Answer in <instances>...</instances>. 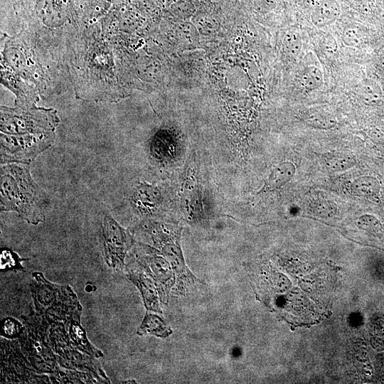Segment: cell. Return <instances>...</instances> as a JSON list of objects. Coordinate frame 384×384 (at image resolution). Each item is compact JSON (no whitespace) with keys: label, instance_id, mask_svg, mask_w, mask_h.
<instances>
[{"label":"cell","instance_id":"cell-1","mask_svg":"<svg viewBox=\"0 0 384 384\" xmlns=\"http://www.w3.org/2000/svg\"><path fill=\"white\" fill-rule=\"evenodd\" d=\"M24 164L8 163L1 167V209L15 211L27 223L38 225L45 220L46 198Z\"/></svg>","mask_w":384,"mask_h":384},{"label":"cell","instance_id":"cell-2","mask_svg":"<svg viewBox=\"0 0 384 384\" xmlns=\"http://www.w3.org/2000/svg\"><path fill=\"white\" fill-rule=\"evenodd\" d=\"M155 247L169 262L176 276V292L185 294L197 283L202 282L197 278L186 264L181 245L182 228L175 225L160 222H149L142 226Z\"/></svg>","mask_w":384,"mask_h":384},{"label":"cell","instance_id":"cell-3","mask_svg":"<svg viewBox=\"0 0 384 384\" xmlns=\"http://www.w3.org/2000/svg\"><path fill=\"white\" fill-rule=\"evenodd\" d=\"M1 133L15 135L54 134L58 119L55 110L43 108H1Z\"/></svg>","mask_w":384,"mask_h":384},{"label":"cell","instance_id":"cell-4","mask_svg":"<svg viewBox=\"0 0 384 384\" xmlns=\"http://www.w3.org/2000/svg\"><path fill=\"white\" fill-rule=\"evenodd\" d=\"M55 134L15 135L1 134V164H29L53 142Z\"/></svg>","mask_w":384,"mask_h":384},{"label":"cell","instance_id":"cell-5","mask_svg":"<svg viewBox=\"0 0 384 384\" xmlns=\"http://www.w3.org/2000/svg\"><path fill=\"white\" fill-rule=\"evenodd\" d=\"M135 261L142 266L156 283L161 304H167L176 285V276L169 262L159 249L137 242Z\"/></svg>","mask_w":384,"mask_h":384},{"label":"cell","instance_id":"cell-6","mask_svg":"<svg viewBox=\"0 0 384 384\" xmlns=\"http://www.w3.org/2000/svg\"><path fill=\"white\" fill-rule=\"evenodd\" d=\"M102 239L105 262L115 271L122 270L127 254L134 244L132 235L111 215H106L102 224Z\"/></svg>","mask_w":384,"mask_h":384},{"label":"cell","instance_id":"cell-7","mask_svg":"<svg viewBox=\"0 0 384 384\" xmlns=\"http://www.w3.org/2000/svg\"><path fill=\"white\" fill-rule=\"evenodd\" d=\"M181 206L190 224L203 225L207 223L201 186L196 176V170L192 166L188 169L181 190Z\"/></svg>","mask_w":384,"mask_h":384},{"label":"cell","instance_id":"cell-8","mask_svg":"<svg viewBox=\"0 0 384 384\" xmlns=\"http://www.w3.org/2000/svg\"><path fill=\"white\" fill-rule=\"evenodd\" d=\"M127 276L139 289L146 311L162 314L156 283L144 268L135 261L127 265Z\"/></svg>","mask_w":384,"mask_h":384},{"label":"cell","instance_id":"cell-9","mask_svg":"<svg viewBox=\"0 0 384 384\" xmlns=\"http://www.w3.org/2000/svg\"><path fill=\"white\" fill-rule=\"evenodd\" d=\"M134 209L142 216L154 215L161 204L162 196L156 186L139 182L132 196Z\"/></svg>","mask_w":384,"mask_h":384},{"label":"cell","instance_id":"cell-10","mask_svg":"<svg viewBox=\"0 0 384 384\" xmlns=\"http://www.w3.org/2000/svg\"><path fill=\"white\" fill-rule=\"evenodd\" d=\"M340 13L341 8L336 0H322L314 7L311 20L315 26L322 28L333 23Z\"/></svg>","mask_w":384,"mask_h":384},{"label":"cell","instance_id":"cell-11","mask_svg":"<svg viewBox=\"0 0 384 384\" xmlns=\"http://www.w3.org/2000/svg\"><path fill=\"white\" fill-rule=\"evenodd\" d=\"M136 334L139 336L152 335L166 338L173 334V330L161 317L147 311Z\"/></svg>","mask_w":384,"mask_h":384},{"label":"cell","instance_id":"cell-12","mask_svg":"<svg viewBox=\"0 0 384 384\" xmlns=\"http://www.w3.org/2000/svg\"><path fill=\"white\" fill-rule=\"evenodd\" d=\"M296 167L290 161H283L277 164L270 172L260 191L278 189L285 185L294 176Z\"/></svg>","mask_w":384,"mask_h":384},{"label":"cell","instance_id":"cell-13","mask_svg":"<svg viewBox=\"0 0 384 384\" xmlns=\"http://www.w3.org/2000/svg\"><path fill=\"white\" fill-rule=\"evenodd\" d=\"M298 82L302 89L306 92L314 91L324 83L323 72L316 65L306 64L299 71Z\"/></svg>","mask_w":384,"mask_h":384},{"label":"cell","instance_id":"cell-14","mask_svg":"<svg viewBox=\"0 0 384 384\" xmlns=\"http://www.w3.org/2000/svg\"><path fill=\"white\" fill-rule=\"evenodd\" d=\"M380 188L378 180L370 176H363L355 179L350 186L351 193L359 197L375 196L380 191Z\"/></svg>","mask_w":384,"mask_h":384},{"label":"cell","instance_id":"cell-15","mask_svg":"<svg viewBox=\"0 0 384 384\" xmlns=\"http://www.w3.org/2000/svg\"><path fill=\"white\" fill-rule=\"evenodd\" d=\"M323 160L326 168L333 172L348 170L356 164L352 156L338 152L324 154Z\"/></svg>","mask_w":384,"mask_h":384},{"label":"cell","instance_id":"cell-16","mask_svg":"<svg viewBox=\"0 0 384 384\" xmlns=\"http://www.w3.org/2000/svg\"><path fill=\"white\" fill-rule=\"evenodd\" d=\"M305 122L311 127L319 129H329L335 126L336 122L333 116L325 112L313 110L304 117Z\"/></svg>","mask_w":384,"mask_h":384},{"label":"cell","instance_id":"cell-17","mask_svg":"<svg viewBox=\"0 0 384 384\" xmlns=\"http://www.w3.org/2000/svg\"><path fill=\"white\" fill-rule=\"evenodd\" d=\"M284 49L287 54L294 60L296 59L302 48L301 35L296 31H289L284 37Z\"/></svg>","mask_w":384,"mask_h":384},{"label":"cell","instance_id":"cell-18","mask_svg":"<svg viewBox=\"0 0 384 384\" xmlns=\"http://www.w3.org/2000/svg\"><path fill=\"white\" fill-rule=\"evenodd\" d=\"M311 212L319 217H331L336 215L338 207L336 203L330 200L318 199L310 205Z\"/></svg>","mask_w":384,"mask_h":384},{"label":"cell","instance_id":"cell-19","mask_svg":"<svg viewBox=\"0 0 384 384\" xmlns=\"http://www.w3.org/2000/svg\"><path fill=\"white\" fill-rule=\"evenodd\" d=\"M319 46L322 53L329 58H335L338 55L336 41L330 33H323L319 36Z\"/></svg>","mask_w":384,"mask_h":384},{"label":"cell","instance_id":"cell-20","mask_svg":"<svg viewBox=\"0 0 384 384\" xmlns=\"http://www.w3.org/2000/svg\"><path fill=\"white\" fill-rule=\"evenodd\" d=\"M363 34V31L351 24L344 28L341 38L346 46L358 47L362 43Z\"/></svg>","mask_w":384,"mask_h":384},{"label":"cell","instance_id":"cell-21","mask_svg":"<svg viewBox=\"0 0 384 384\" xmlns=\"http://www.w3.org/2000/svg\"><path fill=\"white\" fill-rule=\"evenodd\" d=\"M379 60L380 63L384 65V47L379 53Z\"/></svg>","mask_w":384,"mask_h":384}]
</instances>
